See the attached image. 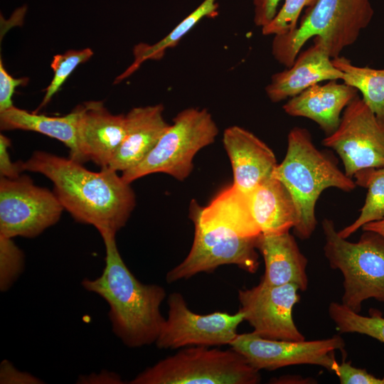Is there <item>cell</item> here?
I'll return each mask as SVG.
<instances>
[{"mask_svg": "<svg viewBox=\"0 0 384 384\" xmlns=\"http://www.w3.org/2000/svg\"><path fill=\"white\" fill-rule=\"evenodd\" d=\"M22 168L50 179L64 210L76 221L94 226L100 234H116L134 209L131 183L107 168L94 172L70 157L43 151H34L22 161Z\"/></svg>", "mask_w": 384, "mask_h": 384, "instance_id": "6da1fadb", "label": "cell"}, {"mask_svg": "<svg viewBox=\"0 0 384 384\" xmlns=\"http://www.w3.org/2000/svg\"><path fill=\"white\" fill-rule=\"evenodd\" d=\"M105 247V265L95 279H84L82 286L104 299L115 336L129 348L155 343L165 318L160 306L166 293L156 284L139 282L119 252L116 234L100 233Z\"/></svg>", "mask_w": 384, "mask_h": 384, "instance_id": "7a4b0ae2", "label": "cell"}, {"mask_svg": "<svg viewBox=\"0 0 384 384\" xmlns=\"http://www.w3.org/2000/svg\"><path fill=\"white\" fill-rule=\"evenodd\" d=\"M272 176L289 192L297 210L294 233L309 239L316 226L315 206L321 193L328 188L351 192L357 186L354 180L338 166L335 157L316 148L307 129L294 127L287 136V149Z\"/></svg>", "mask_w": 384, "mask_h": 384, "instance_id": "3957f363", "label": "cell"}, {"mask_svg": "<svg viewBox=\"0 0 384 384\" xmlns=\"http://www.w3.org/2000/svg\"><path fill=\"white\" fill-rule=\"evenodd\" d=\"M370 0H318L307 9L292 32L273 36L272 54L286 68L291 67L311 38L321 42L331 58L353 45L372 21Z\"/></svg>", "mask_w": 384, "mask_h": 384, "instance_id": "277c9868", "label": "cell"}, {"mask_svg": "<svg viewBox=\"0 0 384 384\" xmlns=\"http://www.w3.org/2000/svg\"><path fill=\"white\" fill-rule=\"evenodd\" d=\"M324 253L331 269L343 277L341 303L360 313L362 303L374 299L384 303V236L363 230L356 242L341 238L334 222H321Z\"/></svg>", "mask_w": 384, "mask_h": 384, "instance_id": "5b68a950", "label": "cell"}, {"mask_svg": "<svg viewBox=\"0 0 384 384\" xmlns=\"http://www.w3.org/2000/svg\"><path fill=\"white\" fill-rule=\"evenodd\" d=\"M260 371L238 352L206 346L184 347L150 366L131 384H257Z\"/></svg>", "mask_w": 384, "mask_h": 384, "instance_id": "8992f818", "label": "cell"}, {"mask_svg": "<svg viewBox=\"0 0 384 384\" xmlns=\"http://www.w3.org/2000/svg\"><path fill=\"white\" fill-rule=\"evenodd\" d=\"M218 134V126L208 110L186 108L173 119L149 154L121 176L129 183L155 173L183 181L193 171L196 154L213 143Z\"/></svg>", "mask_w": 384, "mask_h": 384, "instance_id": "52a82bcc", "label": "cell"}, {"mask_svg": "<svg viewBox=\"0 0 384 384\" xmlns=\"http://www.w3.org/2000/svg\"><path fill=\"white\" fill-rule=\"evenodd\" d=\"M189 216L194 225V238L186 258L169 271L168 283L188 279L201 273L213 272L219 266L235 265L255 274L260 265L257 237H244L234 228L203 218L193 207Z\"/></svg>", "mask_w": 384, "mask_h": 384, "instance_id": "ba28073f", "label": "cell"}, {"mask_svg": "<svg viewBox=\"0 0 384 384\" xmlns=\"http://www.w3.org/2000/svg\"><path fill=\"white\" fill-rule=\"evenodd\" d=\"M64 208L53 191L25 175L0 178V235L35 238L60 220Z\"/></svg>", "mask_w": 384, "mask_h": 384, "instance_id": "9c48e42d", "label": "cell"}, {"mask_svg": "<svg viewBox=\"0 0 384 384\" xmlns=\"http://www.w3.org/2000/svg\"><path fill=\"white\" fill-rule=\"evenodd\" d=\"M322 144L341 158L349 178L366 168H384V121L358 95L344 109L338 128Z\"/></svg>", "mask_w": 384, "mask_h": 384, "instance_id": "30bf717a", "label": "cell"}, {"mask_svg": "<svg viewBox=\"0 0 384 384\" xmlns=\"http://www.w3.org/2000/svg\"><path fill=\"white\" fill-rule=\"evenodd\" d=\"M168 316L155 342L161 349H176L191 346L230 345L244 321L239 310L234 314L215 311L198 314L191 311L181 294L174 292L167 299Z\"/></svg>", "mask_w": 384, "mask_h": 384, "instance_id": "8fae6325", "label": "cell"}, {"mask_svg": "<svg viewBox=\"0 0 384 384\" xmlns=\"http://www.w3.org/2000/svg\"><path fill=\"white\" fill-rule=\"evenodd\" d=\"M256 370H274L294 365H316L334 372L336 351H343L340 335L314 341H284L262 338L253 332L238 334L229 345Z\"/></svg>", "mask_w": 384, "mask_h": 384, "instance_id": "7c38bea8", "label": "cell"}, {"mask_svg": "<svg viewBox=\"0 0 384 384\" xmlns=\"http://www.w3.org/2000/svg\"><path fill=\"white\" fill-rule=\"evenodd\" d=\"M298 291L293 284L267 285L260 281L252 288L238 291L239 310L252 332L262 338L304 341L292 317L293 307L300 300Z\"/></svg>", "mask_w": 384, "mask_h": 384, "instance_id": "4fadbf2b", "label": "cell"}, {"mask_svg": "<svg viewBox=\"0 0 384 384\" xmlns=\"http://www.w3.org/2000/svg\"><path fill=\"white\" fill-rule=\"evenodd\" d=\"M77 145L82 163L92 161L101 169L108 167L125 135L126 118L110 112L101 101L77 107Z\"/></svg>", "mask_w": 384, "mask_h": 384, "instance_id": "5bb4252c", "label": "cell"}, {"mask_svg": "<svg viewBox=\"0 0 384 384\" xmlns=\"http://www.w3.org/2000/svg\"><path fill=\"white\" fill-rule=\"evenodd\" d=\"M223 142L232 166L235 187L247 193L272 176L278 164L275 155L253 133L231 126L225 129Z\"/></svg>", "mask_w": 384, "mask_h": 384, "instance_id": "9a60e30c", "label": "cell"}, {"mask_svg": "<svg viewBox=\"0 0 384 384\" xmlns=\"http://www.w3.org/2000/svg\"><path fill=\"white\" fill-rule=\"evenodd\" d=\"M343 75L322 43L314 39L313 45L300 51L291 67L271 77L265 92L272 102H279L321 82L341 80Z\"/></svg>", "mask_w": 384, "mask_h": 384, "instance_id": "2e32d148", "label": "cell"}, {"mask_svg": "<svg viewBox=\"0 0 384 384\" xmlns=\"http://www.w3.org/2000/svg\"><path fill=\"white\" fill-rule=\"evenodd\" d=\"M164 111V105L158 104L134 107L125 115V135L107 169L123 172L149 154L170 125Z\"/></svg>", "mask_w": 384, "mask_h": 384, "instance_id": "e0dca14e", "label": "cell"}, {"mask_svg": "<svg viewBox=\"0 0 384 384\" xmlns=\"http://www.w3.org/2000/svg\"><path fill=\"white\" fill-rule=\"evenodd\" d=\"M358 92L344 82L329 80L324 85H314L290 98L283 110L290 116L314 121L327 136L338 128L344 109Z\"/></svg>", "mask_w": 384, "mask_h": 384, "instance_id": "ac0fdd59", "label": "cell"}, {"mask_svg": "<svg viewBox=\"0 0 384 384\" xmlns=\"http://www.w3.org/2000/svg\"><path fill=\"white\" fill-rule=\"evenodd\" d=\"M256 247L265 262L261 282L267 285L293 284L299 291L307 289L308 260L289 232L274 235L260 233Z\"/></svg>", "mask_w": 384, "mask_h": 384, "instance_id": "d6986e66", "label": "cell"}, {"mask_svg": "<svg viewBox=\"0 0 384 384\" xmlns=\"http://www.w3.org/2000/svg\"><path fill=\"white\" fill-rule=\"evenodd\" d=\"M252 215L262 234L289 232L297 223L293 199L284 186L272 176L246 193Z\"/></svg>", "mask_w": 384, "mask_h": 384, "instance_id": "ffe728a7", "label": "cell"}, {"mask_svg": "<svg viewBox=\"0 0 384 384\" xmlns=\"http://www.w3.org/2000/svg\"><path fill=\"white\" fill-rule=\"evenodd\" d=\"M78 120L77 107L63 117L31 113L14 106L0 112L1 129L33 131L54 138L68 147L70 158L82 163L77 145Z\"/></svg>", "mask_w": 384, "mask_h": 384, "instance_id": "44dd1931", "label": "cell"}, {"mask_svg": "<svg viewBox=\"0 0 384 384\" xmlns=\"http://www.w3.org/2000/svg\"><path fill=\"white\" fill-rule=\"evenodd\" d=\"M218 0H203L191 13L184 18L169 33L154 44L140 43L133 49L134 61L131 65L116 80L117 83L134 73L139 66L148 60H161L166 51L175 47L179 41L199 23L207 17H213L218 14Z\"/></svg>", "mask_w": 384, "mask_h": 384, "instance_id": "7402d4cb", "label": "cell"}, {"mask_svg": "<svg viewBox=\"0 0 384 384\" xmlns=\"http://www.w3.org/2000/svg\"><path fill=\"white\" fill-rule=\"evenodd\" d=\"M332 63L343 73V82L358 90L368 107L384 121V68L357 66L341 55L332 58Z\"/></svg>", "mask_w": 384, "mask_h": 384, "instance_id": "603a6c76", "label": "cell"}, {"mask_svg": "<svg viewBox=\"0 0 384 384\" xmlns=\"http://www.w3.org/2000/svg\"><path fill=\"white\" fill-rule=\"evenodd\" d=\"M353 178L356 186L367 188L368 193L358 218L338 231L346 239L365 225L384 218V168L363 169Z\"/></svg>", "mask_w": 384, "mask_h": 384, "instance_id": "cb8c5ba5", "label": "cell"}, {"mask_svg": "<svg viewBox=\"0 0 384 384\" xmlns=\"http://www.w3.org/2000/svg\"><path fill=\"white\" fill-rule=\"evenodd\" d=\"M328 313L341 334L357 333L384 343V317L378 310L370 309L369 316H363L341 302H332L329 305Z\"/></svg>", "mask_w": 384, "mask_h": 384, "instance_id": "d4e9b609", "label": "cell"}, {"mask_svg": "<svg viewBox=\"0 0 384 384\" xmlns=\"http://www.w3.org/2000/svg\"><path fill=\"white\" fill-rule=\"evenodd\" d=\"M92 55V50L87 48L82 50H69L63 54L54 55L50 64L53 78L46 89L45 96L37 110L46 105L77 66L88 60Z\"/></svg>", "mask_w": 384, "mask_h": 384, "instance_id": "484cf974", "label": "cell"}, {"mask_svg": "<svg viewBox=\"0 0 384 384\" xmlns=\"http://www.w3.org/2000/svg\"><path fill=\"white\" fill-rule=\"evenodd\" d=\"M24 268V255L13 238L0 235V290H9Z\"/></svg>", "mask_w": 384, "mask_h": 384, "instance_id": "4316f807", "label": "cell"}, {"mask_svg": "<svg viewBox=\"0 0 384 384\" xmlns=\"http://www.w3.org/2000/svg\"><path fill=\"white\" fill-rule=\"evenodd\" d=\"M318 0H284L273 19L262 27L265 36L281 35L292 32L298 26L299 16L304 9H309Z\"/></svg>", "mask_w": 384, "mask_h": 384, "instance_id": "83f0119b", "label": "cell"}, {"mask_svg": "<svg viewBox=\"0 0 384 384\" xmlns=\"http://www.w3.org/2000/svg\"><path fill=\"white\" fill-rule=\"evenodd\" d=\"M334 373L341 384H384V377L377 378L366 369L353 366L351 362L338 363Z\"/></svg>", "mask_w": 384, "mask_h": 384, "instance_id": "f1b7e54d", "label": "cell"}, {"mask_svg": "<svg viewBox=\"0 0 384 384\" xmlns=\"http://www.w3.org/2000/svg\"><path fill=\"white\" fill-rule=\"evenodd\" d=\"M28 78L16 79L9 75L4 68L2 60H0V112L6 110L13 106L12 96L15 88L27 84Z\"/></svg>", "mask_w": 384, "mask_h": 384, "instance_id": "f546056e", "label": "cell"}, {"mask_svg": "<svg viewBox=\"0 0 384 384\" xmlns=\"http://www.w3.org/2000/svg\"><path fill=\"white\" fill-rule=\"evenodd\" d=\"M43 383L36 376L17 369L7 360H4L0 365V383L1 384H39Z\"/></svg>", "mask_w": 384, "mask_h": 384, "instance_id": "4dcf8cb0", "label": "cell"}, {"mask_svg": "<svg viewBox=\"0 0 384 384\" xmlns=\"http://www.w3.org/2000/svg\"><path fill=\"white\" fill-rule=\"evenodd\" d=\"M10 139L6 136L0 135V176L9 178L18 177L23 170L22 161L14 163L11 160L9 149Z\"/></svg>", "mask_w": 384, "mask_h": 384, "instance_id": "1f68e13d", "label": "cell"}, {"mask_svg": "<svg viewBox=\"0 0 384 384\" xmlns=\"http://www.w3.org/2000/svg\"><path fill=\"white\" fill-rule=\"evenodd\" d=\"M282 0H253L254 17L256 26L261 28L275 16Z\"/></svg>", "mask_w": 384, "mask_h": 384, "instance_id": "d6a6232c", "label": "cell"}, {"mask_svg": "<svg viewBox=\"0 0 384 384\" xmlns=\"http://www.w3.org/2000/svg\"><path fill=\"white\" fill-rule=\"evenodd\" d=\"M78 383L94 384H122L124 383L121 376L116 373L102 370L99 373H92L80 376Z\"/></svg>", "mask_w": 384, "mask_h": 384, "instance_id": "836d02e7", "label": "cell"}, {"mask_svg": "<svg viewBox=\"0 0 384 384\" xmlns=\"http://www.w3.org/2000/svg\"><path fill=\"white\" fill-rule=\"evenodd\" d=\"M362 230H372L384 236V218L365 225Z\"/></svg>", "mask_w": 384, "mask_h": 384, "instance_id": "e575fe53", "label": "cell"}]
</instances>
